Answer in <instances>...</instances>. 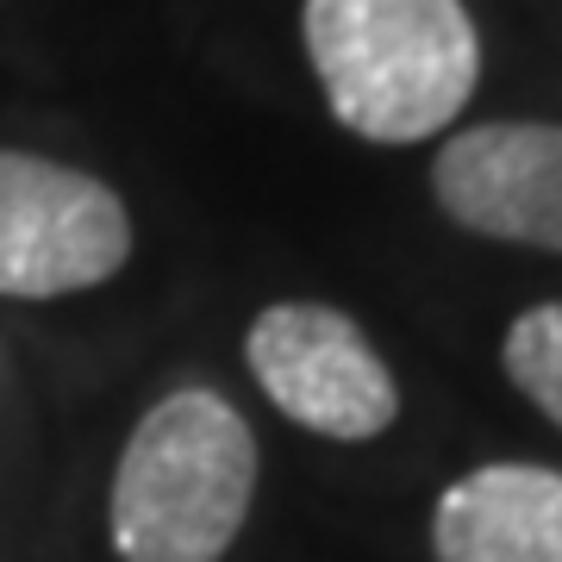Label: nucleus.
I'll return each instance as SVG.
<instances>
[{
  "label": "nucleus",
  "mask_w": 562,
  "mask_h": 562,
  "mask_svg": "<svg viewBox=\"0 0 562 562\" xmlns=\"http://www.w3.org/2000/svg\"><path fill=\"white\" fill-rule=\"evenodd\" d=\"M301 32L331 120L369 144L438 138L482 81L462 0H306Z\"/></svg>",
  "instance_id": "f257e3e1"
},
{
  "label": "nucleus",
  "mask_w": 562,
  "mask_h": 562,
  "mask_svg": "<svg viewBox=\"0 0 562 562\" xmlns=\"http://www.w3.org/2000/svg\"><path fill=\"white\" fill-rule=\"evenodd\" d=\"M257 501V438L213 387L162 394L125 438L113 475L120 562H220Z\"/></svg>",
  "instance_id": "f03ea898"
},
{
  "label": "nucleus",
  "mask_w": 562,
  "mask_h": 562,
  "mask_svg": "<svg viewBox=\"0 0 562 562\" xmlns=\"http://www.w3.org/2000/svg\"><path fill=\"white\" fill-rule=\"evenodd\" d=\"M132 257V213L69 162L0 150V294L57 301L113 281Z\"/></svg>",
  "instance_id": "7ed1b4c3"
},
{
  "label": "nucleus",
  "mask_w": 562,
  "mask_h": 562,
  "mask_svg": "<svg viewBox=\"0 0 562 562\" xmlns=\"http://www.w3.org/2000/svg\"><path fill=\"white\" fill-rule=\"evenodd\" d=\"M244 362L257 387L276 401L281 419L306 425L319 438L369 443L401 419V387L362 338L357 319L319 301L262 306L244 338Z\"/></svg>",
  "instance_id": "20e7f679"
},
{
  "label": "nucleus",
  "mask_w": 562,
  "mask_h": 562,
  "mask_svg": "<svg viewBox=\"0 0 562 562\" xmlns=\"http://www.w3.org/2000/svg\"><path fill=\"white\" fill-rule=\"evenodd\" d=\"M431 194L475 238L562 250V125H469L431 162Z\"/></svg>",
  "instance_id": "39448f33"
},
{
  "label": "nucleus",
  "mask_w": 562,
  "mask_h": 562,
  "mask_svg": "<svg viewBox=\"0 0 562 562\" xmlns=\"http://www.w3.org/2000/svg\"><path fill=\"white\" fill-rule=\"evenodd\" d=\"M438 562H562V469L487 462L438 494Z\"/></svg>",
  "instance_id": "423d86ee"
},
{
  "label": "nucleus",
  "mask_w": 562,
  "mask_h": 562,
  "mask_svg": "<svg viewBox=\"0 0 562 562\" xmlns=\"http://www.w3.org/2000/svg\"><path fill=\"white\" fill-rule=\"evenodd\" d=\"M506 375L550 425H562V301H543L513 319L506 331Z\"/></svg>",
  "instance_id": "0eeeda50"
}]
</instances>
